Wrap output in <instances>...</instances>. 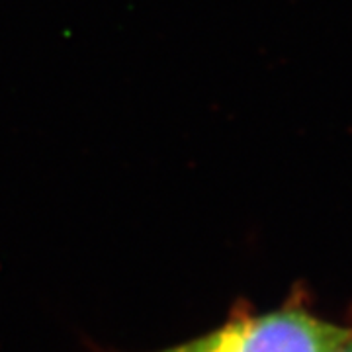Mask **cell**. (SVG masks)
Returning a JSON list of instances; mask_svg holds the SVG:
<instances>
[{
    "instance_id": "7a4b0ae2",
    "label": "cell",
    "mask_w": 352,
    "mask_h": 352,
    "mask_svg": "<svg viewBox=\"0 0 352 352\" xmlns=\"http://www.w3.org/2000/svg\"><path fill=\"white\" fill-rule=\"evenodd\" d=\"M331 352H352V329L344 331V337L339 340V344Z\"/></svg>"
},
{
    "instance_id": "6da1fadb",
    "label": "cell",
    "mask_w": 352,
    "mask_h": 352,
    "mask_svg": "<svg viewBox=\"0 0 352 352\" xmlns=\"http://www.w3.org/2000/svg\"><path fill=\"white\" fill-rule=\"evenodd\" d=\"M344 331L305 309L289 307L239 315L210 333L155 352H331Z\"/></svg>"
}]
</instances>
